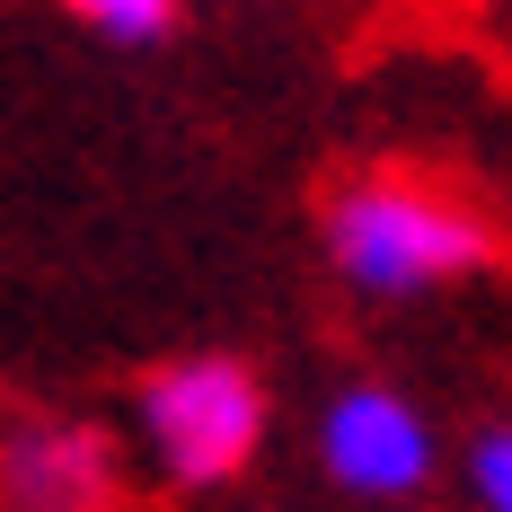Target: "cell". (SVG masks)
Here are the masks:
<instances>
[{
  "label": "cell",
  "mask_w": 512,
  "mask_h": 512,
  "mask_svg": "<svg viewBox=\"0 0 512 512\" xmlns=\"http://www.w3.org/2000/svg\"><path fill=\"white\" fill-rule=\"evenodd\" d=\"M124 451L89 415H9L0 424V512H115Z\"/></svg>",
  "instance_id": "obj_4"
},
{
  "label": "cell",
  "mask_w": 512,
  "mask_h": 512,
  "mask_svg": "<svg viewBox=\"0 0 512 512\" xmlns=\"http://www.w3.org/2000/svg\"><path fill=\"white\" fill-rule=\"evenodd\" d=\"M265 380H256L239 354H186L151 371L142 389H133V433H142V460L168 477V486H186V495H204V486H230V477H248L256 451H265Z\"/></svg>",
  "instance_id": "obj_2"
},
{
  "label": "cell",
  "mask_w": 512,
  "mask_h": 512,
  "mask_svg": "<svg viewBox=\"0 0 512 512\" xmlns=\"http://www.w3.org/2000/svg\"><path fill=\"white\" fill-rule=\"evenodd\" d=\"M327 265L354 283L362 301H433L468 274L495 265V230L486 212L460 204L451 186H424V177H398V168H371V177H345L327 195Z\"/></svg>",
  "instance_id": "obj_1"
},
{
  "label": "cell",
  "mask_w": 512,
  "mask_h": 512,
  "mask_svg": "<svg viewBox=\"0 0 512 512\" xmlns=\"http://www.w3.org/2000/svg\"><path fill=\"white\" fill-rule=\"evenodd\" d=\"M80 27H98L106 45H159L177 27V0H62Z\"/></svg>",
  "instance_id": "obj_6"
},
{
  "label": "cell",
  "mask_w": 512,
  "mask_h": 512,
  "mask_svg": "<svg viewBox=\"0 0 512 512\" xmlns=\"http://www.w3.org/2000/svg\"><path fill=\"white\" fill-rule=\"evenodd\" d=\"M460 486L477 512H512V424H477L460 451Z\"/></svg>",
  "instance_id": "obj_5"
},
{
  "label": "cell",
  "mask_w": 512,
  "mask_h": 512,
  "mask_svg": "<svg viewBox=\"0 0 512 512\" xmlns=\"http://www.w3.org/2000/svg\"><path fill=\"white\" fill-rule=\"evenodd\" d=\"M318 477L354 504H415L442 477V424L415 407L398 380H345L318 407Z\"/></svg>",
  "instance_id": "obj_3"
}]
</instances>
